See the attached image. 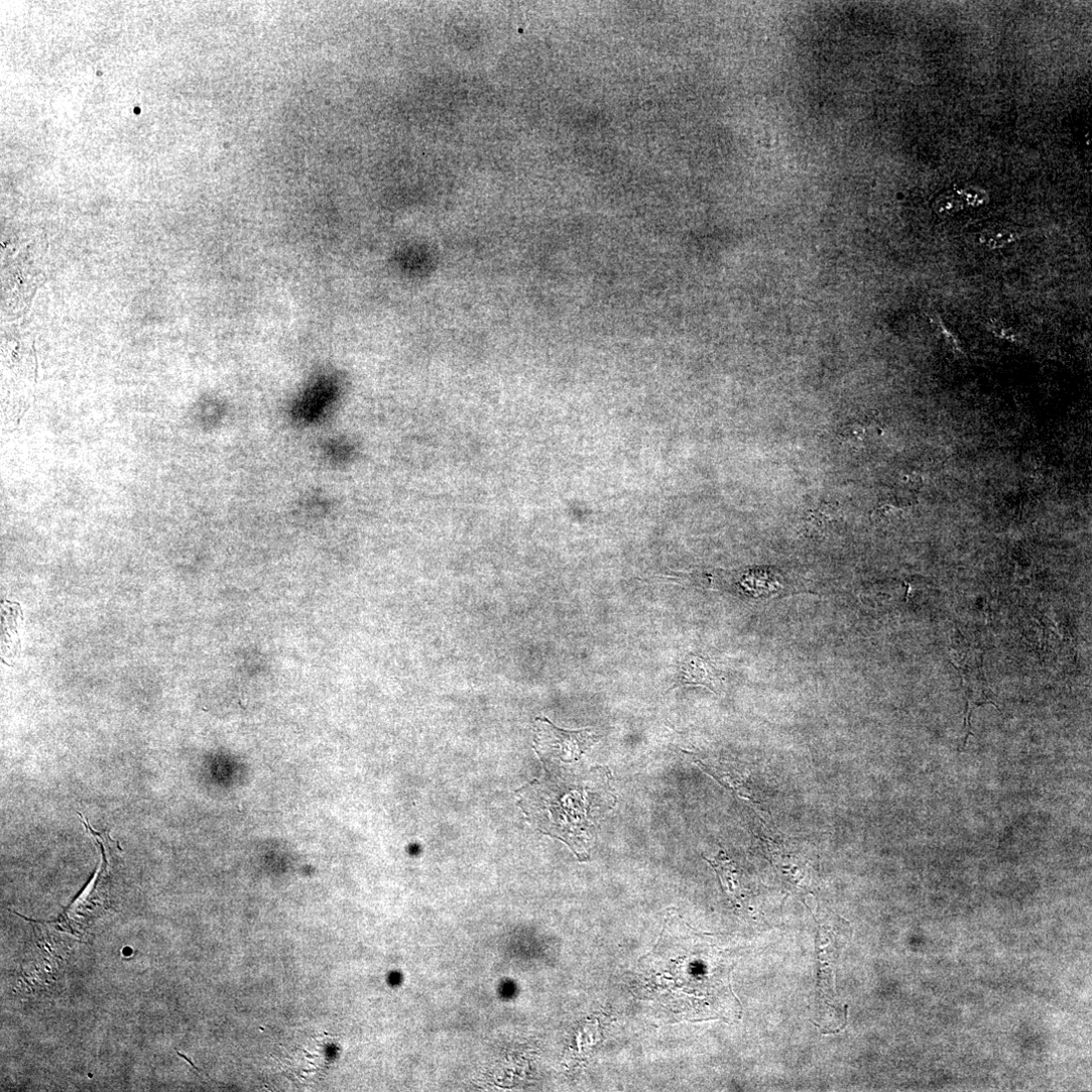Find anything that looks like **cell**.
Here are the masks:
<instances>
[{"instance_id": "cell-1", "label": "cell", "mask_w": 1092, "mask_h": 1092, "mask_svg": "<svg viewBox=\"0 0 1092 1092\" xmlns=\"http://www.w3.org/2000/svg\"><path fill=\"white\" fill-rule=\"evenodd\" d=\"M540 776L518 791L519 807L541 833L563 841L580 860L616 806L611 772L579 762L539 758Z\"/></svg>"}, {"instance_id": "cell-2", "label": "cell", "mask_w": 1092, "mask_h": 1092, "mask_svg": "<svg viewBox=\"0 0 1092 1092\" xmlns=\"http://www.w3.org/2000/svg\"><path fill=\"white\" fill-rule=\"evenodd\" d=\"M599 741L592 730L565 731L549 719L536 718L534 750L539 758L579 762Z\"/></svg>"}, {"instance_id": "cell-3", "label": "cell", "mask_w": 1092, "mask_h": 1092, "mask_svg": "<svg viewBox=\"0 0 1092 1092\" xmlns=\"http://www.w3.org/2000/svg\"><path fill=\"white\" fill-rule=\"evenodd\" d=\"M339 393L337 381L331 376H322L315 380L297 399L292 409L298 421L313 422L335 402Z\"/></svg>"}, {"instance_id": "cell-4", "label": "cell", "mask_w": 1092, "mask_h": 1092, "mask_svg": "<svg viewBox=\"0 0 1092 1092\" xmlns=\"http://www.w3.org/2000/svg\"><path fill=\"white\" fill-rule=\"evenodd\" d=\"M680 685H699L716 694H719L723 687L719 671L707 659L698 655L687 656L682 661L677 683L673 689Z\"/></svg>"}, {"instance_id": "cell-5", "label": "cell", "mask_w": 1092, "mask_h": 1092, "mask_svg": "<svg viewBox=\"0 0 1092 1092\" xmlns=\"http://www.w3.org/2000/svg\"><path fill=\"white\" fill-rule=\"evenodd\" d=\"M1018 238L1017 233L1007 228L990 229L981 234L979 243L989 249L1004 247Z\"/></svg>"}, {"instance_id": "cell-6", "label": "cell", "mask_w": 1092, "mask_h": 1092, "mask_svg": "<svg viewBox=\"0 0 1092 1092\" xmlns=\"http://www.w3.org/2000/svg\"><path fill=\"white\" fill-rule=\"evenodd\" d=\"M962 207V203L959 199L951 196L944 197L937 204V210L941 214H953L958 212Z\"/></svg>"}]
</instances>
